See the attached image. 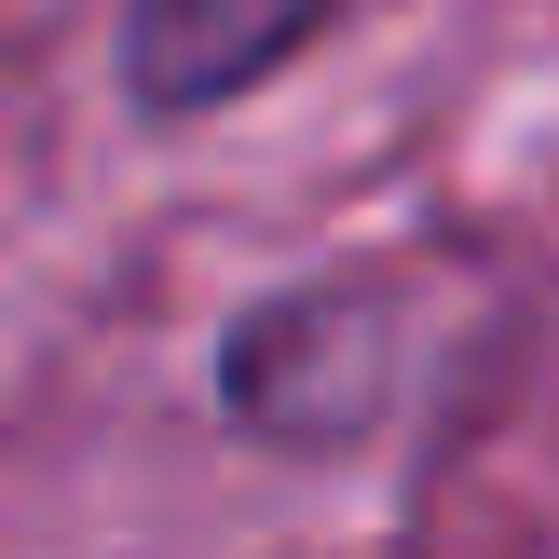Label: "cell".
Returning a JSON list of instances; mask_svg holds the SVG:
<instances>
[{
    "label": "cell",
    "mask_w": 559,
    "mask_h": 559,
    "mask_svg": "<svg viewBox=\"0 0 559 559\" xmlns=\"http://www.w3.org/2000/svg\"><path fill=\"white\" fill-rule=\"evenodd\" d=\"M409 355H424L409 260H328V273H287V287L218 314L205 396H218V437L260 464H355L396 437Z\"/></svg>",
    "instance_id": "1"
},
{
    "label": "cell",
    "mask_w": 559,
    "mask_h": 559,
    "mask_svg": "<svg viewBox=\"0 0 559 559\" xmlns=\"http://www.w3.org/2000/svg\"><path fill=\"white\" fill-rule=\"evenodd\" d=\"M382 0H123V109L136 123H218V109L273 96L287 69H314L342 27H369Z\"/></svg>",
    "instance_id": "2"
}]
</instances>
